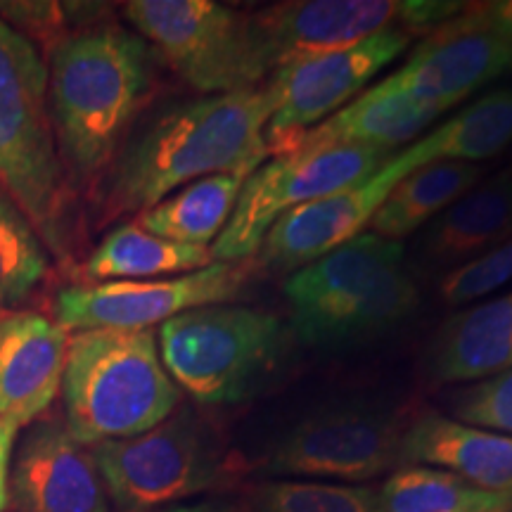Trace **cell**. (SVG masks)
Masks as SVG:
<instances>
[{"label": "cell", "mask_w": 512, "mask_h": 512, "mask_svg": "<svg viewBox=\"0 0 512 512\" xmlns=\"http://www.w3.org/2000/svg\"><path fill=\"white\" fill-rule=\"evenodd\" d=\"M10 503L15 512H110L91 448L55 418L24 427L12 453Z\"/></svg>", "instance_id": "15"}, {"label": "cell", "mask_w": 512, "mask_h": 512, "mask_svg": "<svg viewBox=\"0 0 512 512\" xmlns=\"http://www.w3.org/2000/svg\"><path fill=\"white\" fill-rule=\"evenodd\" d=\"M403 463L432 465L484 491L512 494V437L444 415H425L408 427Z\"/></svg>", "instance_id": "19"}, {"label": "cell", "mask_w": 512, "mask_h": 512, "mask_svg": "<svg viewBox=\"0 0 512 512\" xmlns=\"http://www.w3.org/2000/svg\"><path fill=\"white\" fill-rule=\"evenodd\" d=\"M290 330L275 313L211 304L164 320L157 347L178 389L204 406L259 394L290 354Z\"/></svg>", "instance_id": "5"}, {"label": "cell", "mask_w": 512, "mask_h": 512, "mask_svg": "<svg viewBox=\"0 0 512 512\" xmlns=\"http://www.w3.org/2000/svg\"><path fill=\"white\" fill-rule=\"evenodd\" d=\"M467 3L458 0H403L399 27L408 34H432L441 24L451 22L465 10Z\"/></svg>", "instance_id": "31"}, {"label": "cell", "mask_w": 512, "mask_h": 512, "mask_svg": "<svg viewBox=\"0 0 512 512\" xmlns=\"http://www.w3.org/2000/svg\"><path fill=\"white\" fill-rule=\"evenodd\" d=\"M482 176V166L470 162H432L420 166L394 185L382 207L375 211L370 233L394 242L418 233L465 192L475 188Z\"/></svg>", "instance_id": "22"}, {"label": "cell", "mask_w": 512, "mask_h": 512, "mask_svg": "<svg viewBox=\"0 0 512 512\" xmlns=\"http://www.w3.org/2000/svg\"><path fill=\"white\" fill-rule=\"evenodd\" d=\"M413 171L415 166L403 150L368 181L287 211L273 223L256 252L261 266L268 271L294 273L366 233V226L394 185Z\"/></svg>", "instance_id": "14"}, {"label": "cell", "mask_w": 512, "mask_h": 512, "mask_svg": "<svg viewBox=\"0 0 512 512\" xmlns=\"http://www.w3.org/2000/svg\"><path fill=\"white\" fill-rule=\"evenodd\" d=\"M271 114L268 86L162 107L128 133L105 171L100 219L140 214L207 176L249 178L268 157L266 126Z\"/></svg>", "instance_id": "1"}, {"label": "cell", "mask_w": 512, "mask_h": 512, "mask_svg": "<svg viewBox=\"0 0 512 512\" xmlns=\"http://www.w3.org/2000/svg\"><path fill=\"white\" fill-rule=\"evenodd\" d=\"M510 171H512V166H510Z\"/></svg>", "instance_id": "35"}, {"label": "cell", "mask_w": 512, "mask_h": 512, "mask_svg": "<svg viewBox=\"0 0 512 512\" xmlns=\"http://www.w3.org/2000/svg\"><path fill=\"white\" fill-rule=\"evenodd\" d=\"M439 114H444L441 107L373 86L332 117L320 121L318 126L309 128L297 140H292L285 150H290V147L318 150V147L356 145L392 152L401 143L418 138L422 128L437 119Z\"/></svg>", "instance_id": "21"}, {"label": "cell", "mask_w": 512, "mask_h": 512, "mask_svg": "<svg viewBox=\"0 0 512 512\" xmlns=\"http://www.w3.org/2000/svg\"><path fill=\"white\" fill-rule=\"evenodd\" d=\"M512 143V88L482 95L406 147L415 169L432 162H484Z\"/></svg>", "instance_id": "23"}, {"label": "cell", "mask_w": 512, "mask_h": 512, "mask_svg": "<svg viewBox=\"0 0 512 512\" xmlns=\"http://www.w3.org/2000/svg\"><path fill=\"white\" fill-rule=\"evenodd\" d=\"M508 283H512V235L489 254L448 273L439 292L448 306H463L489 297Z\"/></svg>", "instance_id": "29"}, {"label": "cell", "mask_w": 512, "mask_h": 512, "mask_svg": "<svg viewBox=\"0 0 512 512\" xmlns=\"http://www.w3.org/2000/svg\"><path fill=\"white\" fill-rule=\"evenodd\" d=\"M394 155L356 145L290 147L264 162L242 185L233 214L211 247V259L238 264L259 252L280 216L375 176Z\"/></svg>", "instance_id": "9"}, {"label": "cell", "mask_w": 512, "mask_h": 512, "mask_svg": "<svg viewBox=\"0 0 512 512\" xmlns=\"http://www.w3.org/2000/svg\"><path fill=\"white\" fill-rule=\"evenodd\" d=\"M508 72H512V41L486 27L472 5H465L458 17L422 38L401 69L377 86L446 112Z\"/></svg>", "instance_id": "13"}, {"label": "cell", "mask_w": 512, "mask_h": 512, "mask_svg": "<svg viewBox=\"0 0 512 512\" xmlns=\"http://www.w3.org/2000/svg\"><path fill=\"white\" fill-rule=\"evenodd\" d=\"M247 512H384L370 486L280 479L259 484L247 496Z\"/></svg>", "instance_id": "28"}, {"label": "cell", "mask_w": 512, "mask_h": 512, "mask_svg": "<svg viewBox=\"0 0 512 512\" xmlns=\"http://www.w3.org/2000/svg\"><path fill=\"white\" fill-rule=\"evenodd\" d=\"M0 313H3V311H0Z\"/></svg>", "instance_id": "36"}, {"label": "cell", "mask_w": 512, "mask_h": 512, "mask_svg": "<svg viewBox=\"0 0 512 512\" xmlns=\"http://www.w3.org/2000/svg\"><path fill=\"white\" fill-rule=\"evenodd\" d=\"M0 185L53 252H64L67 174L48 112V67L22 31L0 19Z\"/></svg>", "instance_id": "6"}, {"label": "cell", "mask_w": 512, "mask_h": 512, "mask_svg": "<svg viewBox=\"0 0 512 512\" xmlns=\"http://www.w3.org/2000/svg\"><path fill=\"white\" fill-rule=\"evenodd\" d=\"M384 512H512V494L484 491L434 467L408 465L380 489Z\"/></svg>", "instance_id": "26"}, {"label": "cell", "mask_w": 512, "mask_h": 512, "mask_svg": "<svg viewBox=\"0 0 512 512\" xmlns=\"http://www.w3.org/2000/svg\"><path fill=\"white\" fill-rule=\"evenodd\" d=\"M60 394L64 425L88 448L150 432L181 403L152 330L74 332Z\"/></svg>", "instance_id": "4"}, {"label": "cell", "mask_w": 512, "mask_h": 512, "mask_svg": "<svg viewBox=\"0 0 512 512\" xmlns=\"http://www.w3.org/2000/svg\"><path fill=\"white\" fill-rule=\"evenodd\" d=\"M150 512H214L209 505H178V508H159Z\"/></svg>", "instance_id": "34"}, {"label": "cell", "mask_w": 512, "mask_h": 512, "mask_svg": "<svg viewBox=\"0 0 512 512\" xmlns=\"http://www.w3.org/2000/svg\"><path fill=\"white\" fill-rule=\"evenodd\" d=\"M406 422L389 408L344 401L318 408L275 441L264 472L361 484L403 465Z\"/></svg>", "instance_id": "10"}, {"label": "cell", "mask_w": 512, "mask_h": 512, "mask_svg": "<svg viewBox=\"0 0 512 512\" xmlns=\"http://www.w3.org/2000/svg\"><path fill=\"white\" fill-rule=\"evenodd\" d=\"M294 337L311 349L337 351L375 342L413 318L420 290L403 245L361 233L283 285Z\"/></svg>", "instance_id": "3"}, {"label": "cell", "mask_w": 512, "mask_h": 512, "mask_svg": "<svg viewBox=\"0 0 512 512\" xmlns=\"http://www.w3.org/2000/svg\"><path fill=\"white\" fill-rule=\"evenodd\" d=\"M214 264L209 247L178 245L157 238L133 223H121L102 238L88 256L83 273L88 280H155L200 271Z\"/></svg>", "instance_id": "24"}, {"label": "cell", "mask_w": 512, "mask_h": 512, "mask_svg": "<svg viewBox=\"0 0 512 512\" xmlns=\"http://www.w3.org/2000/svg\"><path fill=\"white\" fill-rule=\"evenodd\" d=\"M19 427L8 420H0V512L10 503V465L12 453H15Z\"/></svg>", "instance_id": "32"}, {"label": "cell", "mask_w": 512, "mask_h": 512, "mask_svg": "<svg viewBox=\"0 0 512 512\" xmlns=\"http://www.w3.org/2000/svg\"><path fill=\"white\" fill-rule=\"evenodd\" d=\"M107 498L121 512H150L202 494L230 470L216 427L192 408H178L131 439L91 446Z\"/></svg>", "instance_id": "8"}, {"label": "cell", "mask_w": 512, "mask_h": 512, "mask_svg": "<svg viewBox=\"0 0 512 512\" xmlns=\"http://www.w3.org/2000/svg\"><path fill=\"white\" fill-rule=\"evenodd\" d=\"M124 15L159 62L202 95L252 91L273 74L254 12L214 0H133Z\"/></svg>", "instance_id": "7"}, {"label": "cell", "mask_w": 512, "mask_h": 512, "mask_svg": "<svg viewBox=\"0 0 512 512\" xmlns=\"http://www.w3.org/2000/svg\"><path fill=\"white\" fill-rule=\"evenodd\" d=\"M245 181L247 178L238 174H216L192 181L166 195L155 207L140 211L136 223L157 238L207 247L226 228Z\"/></svg>", "instance_id": "25"}, {"label": "cell", "mask_w": 512, "mask_h": 512, "mask_svg": "<svg viewBox=\"0 0 512 512\" xmlns=\"http://www.w3.org/2000/svg\"><path fill=\"white\" fill-rule=\"evenodd\" d=\"M413 36L401 27H389L363 38L354 46L318 53L275 69L268 91L273 114L266 126L268 155L283 152L309 128L342 110L354 95L406 53Z\"/></svg>", "instance_id": "11"}, {"label": "cell", "mask_w": 512, "mask_h": 512, "mask_svg": "<svg viewBox=\"0 0 512 512\" xmlns=\"http://www.w3.org/2000/svg\"><path fill=\"white\" fill-rule=\"evenodd\" d=\"M69 332L36 311L0 313V420L24 430L62 389Z\"/></svg>", "instance_id": "16"}, {"label": "cell", "mask_w": 512, "mask_h": 512, "mask_svg": "<svg viewBox=\"0 0 512 512\" xmlns=\"http://www.w3.org/2000/svg\"><path fill=\"white\" fill-rule=\"evenodd\" d=\"M458 422L512 437V368L472 384L453 401Z\"/></svg>", "instance_id": "30"}, {"label": "cell", "mask_w": 512, "mask_h": 512, "mask_svg": "<svg viewBox=\"0 0 512 512\" xmlns=\"http://www.w3.org/2000/svg\"><path fill=\"white\" fill-rule=\"evenodd\" d=\"M392 0H292L254 12L273 72L304 57L354 46L377 31L399 27Z\"/></svg>", "instance_id": "17"}, {"label": "cell", "mask_w": 512, "mask_h": 512, "mask_svg": "<svg viewBox=\"0 0 512 512\" xmlns=\"http://www.w3.org/2000/svg\"><path fill=\"white\" fill-rule=\"evenodd\" d=\"M475 15L482 19L489 29L512 41V0H494V3L472 5Z\"/></svg>", "instance_id": "33"}, {"label": "cell", "mask_w": 512, "mask_h": 512, "mask_svg": "<svg viewBox=\"0 0 512 512\" xmlns=\"http://www.w3.org/2000/svg\"><path fill=\"white\" fill-rule=\"evenodd\" d=\"M50 268L46 242L0 185V311L27 299Z\"/></svg>", "instance_id": "27"}, {"label": "cell", "mask_w": 512, "mask_h": 512, "mask_svg": "<svg viewBox=\"0 0 512 512\" xmlns=\"http://www.w3.org/2000/svg\"><path fill=\"white\" fill-rule=\"evenodd\" d=\"M159 57L136 31L91 27L55 43L48 112L64 174L86 185L105 174L155 93Z\"/></svg>", "instance_id": "2"}, {"label": "cell", "mask_w": 512, "mask_h": 512, "mask_svg": "<svg viewBox=\"0 0 512 512\" xmlns=\"http://www.w3.org/2000/svg\"><path fill=\"white\" fill-rule=\"evenodd\" d=\"M512 235V171L477 183L422 228L420 261L453 273L489 254Z\"/></svg>", "instance_id": "18"}, {"label": "cell", "mask_w": 512, "mask_h": 512, "mask_svg": "<svg viewBox=\"0 0 512 512\" xmlns=\"http://www.w3.org/2000/svg\"><path fill=\"white\" fill-rule=\"evenodd\" d=\"M510 368L512 290L448 318L430 349V373L439 382H482Z\"/></svg>", "instance_id": "20"}, {"label": "cell", "mask_w": 512, "mask_h": 512, "mask_svg": "<svg viewBox=\"0 0 512 512\" xmlns=\"http://www.w3.org/2000/svg\"><path fill=\"white\" fill-rule=\"evenodd\" d=\"M247 280V268L214 261L200 271L155 280L72 285L57 292L55 320L67 332L152 330L178 313L228 304Z\"/></svg>", "instance_id": "12"}]
</instances>
